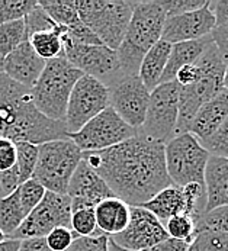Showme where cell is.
Here are the masks:
<instances>
[{"instance_id": "8fae6325", "label": "cell", "mask_w": 228, "mask_h": 251, "mask_svg": "<svg viewBox=\"0 0 228 251\" xmlns=\"http://www.w3.org/2000/svg\"><path fill=\"white\" fill-rule=\"evenodd\" d=\"M135 135L137 129L124 122L122 118L109 106L89 121L78 132L69 134L67 138L76 144L81 152H87L108 150Z\"/></svg>"}, {"instance_id": "9a60e30c", "label": "cell", "mask_w": 228, "mask_h": 251, "mask_svg": "<svg viewBox=\"0 0 228 251\" xmlns=\"http://www.w3.org/2000/svg\"><path fill=\"white\" fill-rule=\"evenodd\" d=\"M115 244L124 250L140 251L152 249L169 240L164 225L141 206H131V218L128 226L111 237Z\"/></svg>"}, {"instance_id": "836d02e7", "label": "cell", "mask_w": 228, "mask_h": 251, "mask_svg": "<svg viewBox=\"0 0 228 251\" xmlns=\"http://www.w3.org/2000/svg\"><path fill=\"white\" fill-rule=\"evenodd\" d=\"M16 192L19 195L21 205L26 215H29L38 206V203L47 193L45 187L35 179L26 180L16 189Z\"/></svg>"}, {"instance_id": "f35d334b", "label": "cell", "mask_w": 228, "mask_h": 251, "mask_svg": "<svg viewBox=\"0 0 228 251\" xmlns=\"http://www.w3.org/2000/svg\"><path fill=\"white\" fill-rule=\"evenodd\" d=\"M76 238H78L76 232L72 228H64V226L52 229L45 237L50 251H66Z\"/></svg>"}, {"instance_id": "4dcf8cb0", "label": "cell", "mask_w": 228, "mask_h": 251, "mask_svg": "<svg viewBox=\"0 0 228 251\" xmlns=\"http://www.w3.org/2000/svg\"><path fill=\"white\" fill-rule=\"evenodd\" d=\"M164 228L169 234V238L185 241L188 244H192L195 235H196V224L190 216L180 214V215L170 218L166 224Z\"/></svg>"}, {"instance_id": "52a82bcc", "label": "cell", "mask_w": 228, "mask_h": 251, "mask_svg": "<svg viewBox=\"0 0 228 251\" xmlns=\"http://www.w3.org/2000/svg\"><path fill=\"white\" fill-rule=\"evenodd\" d=\"M38 163L34 177L45 190L67 195L70 180L83 160L81 150L70 138L38 145Z\"/></svg>"}, {"instance_id": "8992f818", "label": "cell", "mask_w": 228, "mask_h": 251, "mask_svg": "<svg viewBox=\"0 0 228 251\" xmlns=\"http://www.w3.org/2000/svg\"><path fill=\"white\" fill-rule=\"evenodd\" d=\"M137 1L76 0L81 22L108 48L118 51Z\"/></svg>"}, {"instance_id": "f1b7e54d", "label": "cell", "mask_w": 228, "mask_h": 251, "mask_svg": "<svg viewBox=\"0 0 228 251\" xmlns=\"http://www.w3.org/2000/svg\"><path fill=\"white\" fill-rule=\"evenodd\" d=\"M25 41H28V36L24 19L0 24V55L3 58Z\"/></svg>"}, {"instance_id": "f6af8a7d", "label": "cell", "mask_w": 228, "mask_h": 251, "mask_svg": "<svg viewBox=\"0 0 228 251\" xmlns=\"http://www.w3.org/2000/svg\"><path fill=\"white\" fill-rule=\"evenodd\" d=\"M211 36H212L215 47L218 48V52L224 64L228 67V26H217L212 31Z\"/></svg>"}, {"instance_id": "d590c367", "label": "cell", "mask_w": 228, "mask_h": 251, "mask_svg": "<svg viewBox=\"0 0 228 251\" xmlns=\"http://www.w3.org/2000/svg\"><path fill=\"white\" fill-rule=\"evenodd\" d=\"M25 26H26V36H29L38 32H45V31H54L58 29L60 26L50 18V15L39 6V3L26 15Z\"/></svg>"}, {"instance_id": "4fadbf2b", "label": "cell", "mask_w": 228, "mask_h": 251, "mask_svg": "<svg viewBox=\"0 0 228 251\" xmlns=\"http://www.w3.org/2000/svg\"><path fill=\"white\" fill-rule=\"evenodd\" d=\"M109 108V89L90 75H83L76 83L66 112L67 135L78 132L89 121Z\"/></svg>"}, {"instance_id": "f546056e", "label": "cell", "mask_w": 228, "mask_h": 251, "mask_svg": "<svg viewBox=\"0 0 228 251\" xmlns=\"http://www.w3.org/2000/svg\"><path fill=\"white\" fill-rule=\"evenodd\" d=\"M185 201H186V211L185 215L190 216L195 224L199 222V219L205 215L206 211V190L205 184L199 183H190L182 187Z\"/></svg>"}, {"instance_id": "ffe728a7", "label": "cell", "mask_w": 228, "mask_h": 251, "mask_svg": "<svg viewBox=\"0 0 228 251\" xmlns=\"http://www.w3.org/2000/svg\"><path fill=\"white\" fill-rule=\"evenodd\" d=\"M206 212L228 206V160L209 157L205 170Z\"/></svg>"}, {"instance_id": "44dd1931", "label": "cell", "mask_w": 228, "mask_h": 251, "mask_svg": "<svg viewBox=\"0 0 228 251\" xmlns=\"http://www.w3.org/2000/svg\"><path fill=\"white\" fill-rule=\"evenodd\" d=\"M212 42V36H206L198 41H188V42H179L172 45V51L169 55V61L166 66V70L161 75L160 84L161 83H169L175 81L176 74L180 72L183 67L195 64L203 51L208 48V45Z\"/></svg>"}, {"instance_id": "74e56055", "label": "cell", "mask_w": 228, "mask_h": 251, "mask_svg": "<svg viewBox=\"0 0 228 251\" xmlns=\"http://www.w3.org/2000/svg\"><path fill=\"white\" fill-rule=\"evenodd\" d=\"M202 147L212 157L228 160V119L205 141H201Z\"/></svg>"}, {"instance_id": "60d3db41", "label": "cell", "mask_w": 228, "mask_h": 251, "mask_svg": "<svg viewBox=\"0 0 228 251\" xmlns=\"http://www.w3.org/2000/svg\"><path fill=\"white\" fill-rule=\"evenodd\" d=\"M66 251H109V237H78Z\"/></svg>"}, {"instance_id": "d4e9b609", "label": "cell", "mask_w": 228, "mask_h": 251, "mask_svg": "<svg viewBox=\"0 0 228 251\" xmlns=\"http://www.w3.org/2000/svg\"><path fill=\"white\" fill-rule=\"evenodd\" d=\"M39 6L66 32H77L86 25L81 22L76 7V0H41Z\"/></svg>"}, {"instance_id": "f5cc1de1", "label": "cell", "mask_w": 228, "mask_h": 251, "mask_svg": "<svg viewBox=\"0 0 228 251\" xmlns=\"http://www.w3.org/2000/svg\"><path fill=\"white\" fill-rule=\"evenodd\" d=\"M3 198V193H1V189H0V199Z\"/></svg>"}, {"instance_id": "5bb4252c", "label": "cell", "mask_w": 228, "mask_h": 251, "mask_svg": "<svg viewBox=\"0 0 228 251\" xmlns=\"http://www.w3.org/2000/svg\"><path fill=\"white\" fill-rule=\"evenodd\" d=\"M109 89V106L131 128L140 129L144 124L150 100V90L138 75H122Z\"/></svg>"}, {"instance_id": "4316f807", "label": "cell", "mask_w": 228, "mask_h": 251, "mask_svg": "<svg viewBox=\"0 0 228 251\" xmlns=\"http://www.w3.org/2000/svg\"><path fill=\"white\" fill-rule=\"evenodd\" d=\"M66 32L64 28H58L54 31L38 32L29 36V44L35 50V52L45 61L57 58L63 54V34Z\"/></svg>"}, {"instance_id": "30bf717a", "label": "cell", "mask_w": 228, "mask_h": 251, "mask_svg": "<svg viewBox=\"0 0 228 251\" xmlns=\"http://www.w3.org/2000/svg\"><path fill=\"white\" fill-rule=\"evenodd\" d=\"M63 54L77 70L98 78L108 87L124 75L118 52L103 44H80L63 34Z\"/></svg>"}, {"instance_id": "cb8c5ba5", "label": "cell", "mask_w": 228, "mask_h": 251, "mask_svg": "<svg viewBox=\"0 0 228 251\" xmlns=\"http://www.w3.org/2000/svg\"><path fill=\"white\" fill-rule=\"evenodd\" d=\"M172 51V44L160 39L150 51L144 55L140 70H138V77L144 83V86L152 92L161 80V75L166 70L169 55Z\"/></svg>"}, {"instance_id": "1f68e13d", "label": "cell", "mask_w": 228, "mask_h": 251, "mask_svg": "<svg viewBox=\"0 0 228 251\" xmlns=\"http://www.w3.org/2000/svg\"><path fill=\"white\" fill-rule=\"evenodd\" d=\"M72 229L78 237H101L102 231L98 228L96 214L93 208H84L73 211L72 214Z\"/></svg>"}, {"instance_id": "277c9868", "label": "cell", "mask_w": 228, "mask_h": 251, "mask_svg": "<svg viewBox=\"0 0 228 251\" xmlns=\"http://www.w3.org/2000/svg\"><path fill=\"white\" fill-rule=\"evenodd\" d=\"M196 67L199 72L196 81L188 86H180L176 135L189 132L190 124L198 110L224 89L223 80L227 66L224 64L214 41L196 61Z\"/></svg>"}, {"instance_id": "5b68a950", "label": "cell", "mask_w": 228, "mask_h": 251, "mask_svg": "<svg viewBox=\"0 0 228 251\" xmlns=\"http://www.w3.org/2000/svg\"><path fill=\"white\" fill-rule=\"evenodd\" d=\"M83 75L64 54L47 61L44 72L31 89L35 108L52 121L64 122L70 95Z\"/></svg>"}, {"instance_id": "ee69618b", "label": "cell", "mask_w": 228, "mask_h": 251, "mask_svg": "<svg viewBox=\"0 0 228 251\" xmlns=\"http://www.w3.org/2000/svg\"><path fill=\"white\" fill-rule=\"evenodd\" d=\"M189 250V244L185 243V241H179V240H173V238H169L167 241L158 244V246H154L152 249H146V250L140 251H188ZM109 251H129L124 250L121 247H118L114 241L109 238Z\"/></svg>"}, {"instance_id": "7402d4cb", "label": "cell", "mask_w": 228, "mask_h": 251, "mask_svg": "<svg viewBox=\"0 0 228 251\" xmlns=\"http://www.w3.org/2000/svg\"><path fill=\"white\" fill-rule=\"evenodd\" d=\"M95 214L98 228L102 231L103 235L111 238L128 226L131 218V206L114 196L102 201L95 208Z\"/></svg>"}, {"instance_id": "ab89813d", "label": "cell", "mask_w": 228, "mask_h": 251, "mask_svg": "<svg viewBox=\"0 0 228 251\" xmlns=\"http://www.w3.org/2000/svg\"><path fill=\"white\" fill-rule=\"evenodd\" d=\"M206 3L208 0H161V6L167 18L198 10L203 7Z\"/></svg>"}, {"instance_id": "ba28073f", "label": "cell", "mask_w": 228, "mask_h": 251, "mask_svg": "<svg viewBox=\"0 0 228 251\" xmlns=\"http://www.w3.org/2000/svg\"><path fill=\"white\" fill-rule=\"evenodd\" d=\"M209 157V152L190 132L176 135L164 145L166 170L175 186L205 184V170Z\"/></svg>"}, {"instance_id": "9c48e42d", "label": "cell", "mask_w": 228, "mask_h": 251, "mask_svg": "<svg viewBox=\"0 0 228 251\" xmlns=\"http://www.w3.org/2000/svg\"><path fill=\"white\" fill-rule=\"evenodd\" d=\"M179 95L180 86L177 81L158 84L150 93L146 119L137 134L149 137L158 143H169L176 135Z\"/></svg>"}, {"instance_id": "7bdbcfd3", "label": "cell", "mask_w": 228, "mask_h": 251, "mask_svg": "<svg viewBox=\"0 0 228 251\" xmlns=\"http://www.w3.org/2000/svg\"><path fill=\"white\" fill-rule=\"evenodd\" d=\"M21 184L22 183H21V177H19V172H18L16 164L6 172H0V189H1L3 198L13 193Z\"/></svg>"}, {"instance_id": "603a6c76", "label": "cell", "mask_w": 228, "mask_h": 251, "mask_svg": "<svg viewBox=\"0 0 228 251\" xmlns=\"http://www.w3.org/2000/svg\"><path fill=\"white\" fill-rule=\"evenodd\" d=\"M141 208L152 212L163 225L173 216L185 214L186 201L183 195V189L180 186H169L158 192L152 199L141 205Z\"/></svg>"}, {"instance_id": "d6a6232c", "label": "cell", "mask_w": 228, "mask_h": 251, "mask_svg": "<svg viewBox=\"0 0 228 251\" xmlns=\"http://www.w3.org/2000/svg\"><path fill=\"white\" fill-rule=\"evenodd\" d=\"M37 4V0H0V24L25 19Z\"/></svg>"}, {"instance_id": "ac0fdd59", "label": "cell", "mask_w": 228, "mask_h": 251, "mask_svg": "<svg viewBox=\"0 0 228 251\" xmlns=\"http://www.w3.org/2000/svg\"><path fill=\"white\" fill-rule=\"evenodd\" d=\"M45 64L47 61L35 52L29 41H25L3 58V74L18 84L32 89Z\"/></svg>"}, {"instance_id": "7a4b0ae2", "label": "cell", "mask_w": 228, "mask_h": 251, "mask_svg": "<svg viewBox=\"0 0 228 251\" xmlns=\"http://www.w3.org/2000/svg\"><path fill=\"white\" fill-rule=\"evenodd\" d=\"M0 138L41 144L67 138L66 124L52 121L35 108L31 89L0 75Z\"/></svg>"}, {"instance_id": "484cf974", "label": "cell", "mask_w": 228, "mask_h": 251, "mask_svg": "<svg viewBox=\"0 0 228 251\" xmlns=\"http://www.w3.org/2000/svg\"><path fill=\"white\" fill-rule=\"evenodd\" d=\"M26 216L16 190L0 199V229L7 238L16 232Z\"/></svg>"}, {"instance_id": "3957f363", "label": "cell", "mask_w": 228, "mask_h": 251, "mask_svg": "<svg viewBox=\"0 0 228 251\" xmlns=\"http://www.w3.org/2000/svg\"><path fill=\"white\" fill-rule=\"evenodd\" d=\"M166 19L161 0L137 1L122 44L116 51L121 72L125 75H138L144 55L161 39Z\"/></svg>"}, {"instance_id": "2e32d148", "label": "cell", "mask_w": 228, "mask_h": 251, "mask_svg": "<svg viewBox=\"0 0 228 251\" xmlns=\"http://www.w3.org/2000/svg\"><path fill=\"white\" fill-rule=\"evenodd\" d=\"M217 28L215 16L211 10V1L193 12H188L166 19L161 39L169 44H179L188 41H198L212 34Z\"/></svg>"}, {"instance_id": "c3c4849f", "label": "cell", "mask_w": 228, "mask_h": 251, "mask_svg": "<svg viewBox=\"0 0 228 251\" xmlns=\"http://www.w3.org/2000/svg\"><path fill=\"white\" fill-rule=\"evenodd\" d=\"M19 240L13 238H6L4 241L0 243V251H18L19 249Z\"/></svg>"}, {"instance_id": "d6986e66", "label": "cell", "mask_w": 228, "mask_h": 251, "mask_svg": "<svg viewBox=\"0 0 228 251\" xmlns=\"http://www.w3.org/2000/svg\"><path fill=\"white\" fill-rule=\"evenodd\" d=\"M228 119V90L223 89L195 115L189 132L199 141L209 138Z\"/></svg>"}, {"instance_id": "681fc988", "label": "cell", "mask_w": 228, "mask_h": 251, "mask_svg": "<svg viewBox=\"0 0 228 251\" xmlns=\"http://www.w3.org/2000/svg\"><path fill=\"white\" fill-rule=\"evenodd\" d=\"M223 86H224V89H227L228 90V67L226 69V74H224V80H223Z\"/></svg>"}, {"instance_id": "7dc6e473", "label": "cell", "mask_w": 228, "mask_h": 251, "mask_svg": "<svg viewBox=\"0 0 228 251\" xmlns=\"http://www.w3.org/2000/svg\"><path fill=\"white\" fill-rule=\"evenodd\" d=\"M19 241L21 243H19L18 251H50L45 237L25 238V240H19Z\"/></svg>"}, {"instance_id": "bcb514c9", "label": "cell", "mask_w": 228, "mask_h": 251, "mask_svg": "<svg viewBox=\"0 0 228 251\" xmlns=\"http://www.w3.org/2000/svg\"><path fill=\"white\" fill-rule=\"evenodd\" d=\"M211 10L215 16L217 26H228V0L211 1Z\"/></svg>"}, {"instance_id": "e0dca14e", "label": "cell", "mask_w": 228, "mask_h": 251, "mask_svg": "<svg viewBox=\"0 0 228 251\" xmlns=\"http://www.w3.org/2000/svg\"><path fill=\"white\" fill-rule=\"evenodd\" d=\"M67 195L72 199V209L96 208L102 201L114 198V193L96 170H93L84 160L80 161L70 180Z\"/></svg>"}, {"instance_id": "6da1fadb", "label": "cell", "mask_w": 228, "mask_h": 251, "mask_svg": "<svg viewBox=\"0 0 228 251\" xmlns=\"http://www.w3.org/2000/svg\"><path fill=\"white\" fill-rule=\"evenodd\" d=\"M164 145L137 134L108 150L83 152V160L105 180L115 198L141 206L173 184L166 170Z\"/></svg>"}, {"instance_id": "b9f144b4", "label": "cell", "mask_w": 228, "mask_h": 251, "mask_svg": "<svg viewBox=\"0 0 228 251\" xmlns=\"http://www.w3.org/2000/svg\"><path fill=\"white\" fill-rule=\"evenodd\" d=\"M16 164V145L9 138H0V172H6Z\"/></svg>"}, {"instance_id": "7c38bea8", "label": "cell", "mask_w": 228, "mask_h": 251, "mask_svg": "<svg viewBox=\"0 0 228 251\" xmlns=\"http://www.w3.org/2000/svg\"><path fill=\"white\" fill-rule=\"evenodd\" d=\"M72 199L69 195L47 190L38 206L25 218L22 225L10 238L25 240L47 237L55 228H72Z\"/></svg>"}, {"instance_id": "816d5d0a", "label": "cell", "mask_w": 228, "mask_h": 251, "mask_svg": "<svg viewBox=\"0 0 228 251\" xmlns=\"http://www.w3.org/2000/svg\"><path fill=\"white\" fill-rule=\"evenodd\" d=\"M6 238H7V237H6V235H4V234L1 232V229H0V243H1V241H4Z\"/></svg>"}, {"instance_id": "f907efd6", "label": "cell", "mask_w": 228, "mask_h": 251, "mask_svg": "<svg viewBox=\"0 0 228 251\" xmlns=\"http://www.w3.org/2000/svg\"><path fill=\"white\" fill-rule=\"evenodd\" d=\"M3 74V57L0 55V75Z\"/></svg>"}, {"instance_id": "83f0119b", "label": "cell", "mask_w": 228, "mask_h": 251, "mask_svg": "<svg viewBox=\"0 0 228 251\" xmlns=\"http://www.w3.org/2000/svg\"><path fill=\"white\" fill-rule=\"evenodd\" d=\"M16 167L19 172L21 183L32 179L38 163V145L26 141H16Z\"/></svg>"}, {"instance_id": "8d00e7d4", "label": "cell", "mask_w": 228, "mask_h": 251, "mask_svg": "<svg viewBox=\"0 0 228 251\" xmlns=\"http://www.w3.org/2000/svg\"><path fill=\"white\" fill-rule=\"evenodd\" d=\"M203 231L228 234V206H221L206 212L196 224V234Z\"/></svg>"}, {"instance_id": "e575fe53", "label": "cell", "mask_w": 228, "mask_h": 251, "mask_svg": "<svg viewBox=\"0 0 228 251\" xmlns=\"http://www.w3.org/2000/svg\"><path fill=\"white\" fill-rule=\"evenodd\" d=\"M188 251H228V234L212 231L198 232Z\"/></svg>"}]
</instances>
